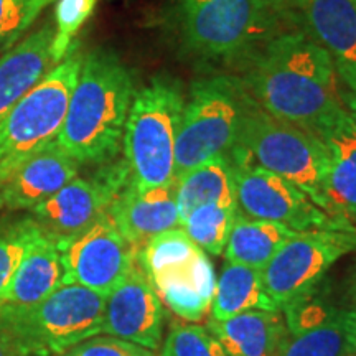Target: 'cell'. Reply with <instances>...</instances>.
I'll use <instances>...</instances> for the list:
<instances>
[{
  "label": "cell",
  "instance_id": "cell-1",
  "mask_svg": "<svg viewBox=\"0 0 356 356\" xmlns=\"http://www.w3.org/2000/svg\"><path fill=\"white\" fill-rule=\"evenodd\" d=\"M241 60L244 88L275 118L312 131L343 108L330 55L299 29L273 35Z\"/></svg>",
  "mask_w": 356,
  "mask_h": 356
},
{
  "label": "cell",
  "instance_id": "cell-2",
  "mask_svg": "<svg viewBox=\"0 0 356 356\" xmlns=\"http://www.w3.org/2000/svg\"><path fill=\"white\" fill-rule=\"evenodd\" d=\"M136 81L132 71L108 48L84 55L56 144L79 165L113 162L122 145Z\"/></svg>",
  "mask_w": 356,
  "mask_h": 356
},
{
  "label": "cell",
  "instance_id": "cell-3",
  "mask_svg": "<svg viewBox=\"0 0 356 356\" xmlns=\"http://www.w3.org/2000/svg\"><path fill=\"white\" fill-rule=\"evenodd\" d=\"M178 43L200 60H233L282 32L287 0H175Z\"/></svg>",
  "mask_w": 356,
  "mask_h": 356
},
{
  "label": "cell",
  "instance_id": "cell-4",
  "mask_svg": "<svg viewBox=\"0 0 356 356\" xmlns=\"http://www.w3.org/2000/svg\"><path fill=\"white\" fill-rule=\"evenodd\" d=\"M181 83L159 74L134 95L122 137L131 184L139 190L172 185L175 140L185 108Z\"/></svg>",
  "mask_w": 356,
  "mask_h": 356
},
{
  "label": "cell",
  "instance_id": "cell-5",
  "mask_svg": "<svg viewBox=\"0 0 356 356\" xmlns=\"http://www.w3.org/2000/svg\"><path fill=\"white\" fill-rule=\"evenodd\" d=\"M106 296L78 284H63L29 307L0 309V332L26 356H61L99 335Z\"/></svg>",
  "mask_w": 356,
  "mask_h": 356
},
{
  "label": "cell",
  "instance_id": "cell-6",
  "mask_svg": "<svg viewBox=\"0 0 356 356\" xmlns=\"http://www.w3.org/2000/svg\"><path fill=\"white\" fill-rule=\"evenodd\" d=\"M252 102L239 78L211 76L191 84L177 132L175 177L229 154Z\"/></svg>",
  "mask_w": 356,
  "mask_h": 356
},
{
  "label": "cell",
  "instance_id": "cell-7",
  "mask_svg": "<svg viewBox=\"0 0 356 356\" xmlns=\"http://www.w3.org/2000/svg\"><path fill=\"white\" fill-rule=\"evenodd\" d=\"M84 55L74 42L63 61L48 71L0 121V184L25 160L58 139Z\"/></svg>",
  "mask_w": 356,
  "mask_h": 356
},
{
  "label": "cell",
  "instance_id": "cell-8",
  "mask_svg": "<svg viewBox=\"0 0 356 356\" xmlns=\"http://www.w3.org/2000/svg\"><path fill=\"white\" fill-rule=\"evenodd\" d=\"M266 170L282 177L327 211L328 159L314 132L275 118L254 101L244 118L238 145Z\"/></svg>",
  "mask_w": 356,
  "mask_h": 356
},
{
  "label": "cell",
  "instance_id": "cell-9",
  "mask_svg": "<svg viewBox=\"0 0 356 356\" xmlns=\"http://www.w3.org/2000/svg\"><path fill=\"white\" fill-rule=\"evenodd\" d=\"M234 167L236 207L256 220L273 221L293 231H356L353 225L317 207L300 188L282 177L256 165L239 147L229 152Z\"/></svg>",
  "mask_w": 356,
  "mask_h": 356
},
{
  "label": "cell",
  "instance_id": "cell-10",
  "mask_svg": "<svg viewBox=\"0 0 356 356\" xmlns=\"http://www.w3.org/2000/svg\"><path fill=\"white\" fill-rule=\"evenodd\" d=\"M356 249V231H297L261 270L266 292L280 309L307 293L341 257Z\"/></svg>",
  "mask_w": 356,
  "mask_h": 356
},
{
  "label": "cell",
  "instance_id": "cell-11",
  "mask_svg": "<svg viewBox=\"0 0 356 356\" xmlns=\"http://www.w3.org/2000/svg\"><path fill=\"white\" fill-rule=\"evenodd\" d=\"M129 180L126 160L106 163L95 175L74 177L53 197L30 210V215L42 233L61 249L108 215Z\"/></svg>",
  "mask_w": 356,
  "mask_h": 356
},
{
  "label": "cell",
  "instance_id": "cell-12",
  "mask_svg": "<svg viewBox=\"0 0 356 356\" xmlns=\"http://www.w3.org/2000/svg\"><path fill=\"white\" fill-rule=\"evenodd\" d=\"M65 284H78L108 297L137 262V251L104 215L60 249Z\"/></svg>",
  "mask_w": 356,
  "mask_h": 356
},
{
  "label": "cell",
  "instance_id": "cell-13",
  "mask_svg": "<svg viewBox=\"0 0 356 356\" xmlns=\"http://www.w3.org/2000/svg\"><path fill=\"white\" fill-rule=\"evenodd\" d=\"M286 310V335L275 356H356V309L307 304Z\"/></svg>",
  "mask_w": 356,
  "mask_h": 356
},
{
  "label": "cell",
  "instance_id": "cell-14",
  "mask_svg": "<svg viewBox=\"0 0 356 356\" xmlns=\"http://www.w3.org/2000/svg\"><path fill=\"white\" fill-rule=\"evenodd\" d=\"M163 304L139 264L106 297L102 332L157 351L163 333Z\"/></svg>",
  "mask_w": 356,
  "mask_h": 356
},
{
  "label": "cell",
  "instance_id": "cell-15",
  "mask_svg": "<svg viewBox=\"0 0 356 356\" xmlns=\"http://www.w3.org/2000/svg\"><path fill=\"white\" fill-rule=\"evenodd\" d=\"M297 29L332 58L338 78L356 86V0H287Z\"/></svg>",
  "mask_w": 356,
  "mask_h": 356
},
{
  "label": "cell",
  "instance_id": "cell-16",
  "mask_svg": "<svg viewBox=\"0 0 356 356\" xmlns=\"http://www.w3.org/2000/svg\"><path fill=\"white\" fill-rule=\"evenodd\" d=\"M310 132L322 142L328 159L325 185L327 213L353 225L356 222V121L343 106Z\"/></svg>",
  "mask_w": 356,
  "mask_h": 356
},
{
  "label": "cell",
  "instance_id": "cell-17",
  "mask_svg": "<svg viewBox=\"0 0 356 356\" xmlns=\"http://www.w3.org/2000/svg\"><path fill=\"white\" fill-rule=\"evenodd\" d=\"M79 163L55 142L38 150L0 184V210H33L73 180Z\"/></svg>",
  "mask_w": 356,
  "mask_h": 356
},
{
  "label": "cell",
  "instance_id": "cell-18",
  "mask_svg": "<svg viewBox=\"0 0 356 356\" xmlns=\"http://www.w3.org/2000/svg\"><path fill=\"white\" fill-rule=\"evenodd\" d=\"M108 215L131 246L139 251L150 238L180 228L177 180L172 185L139 190L129 180L111 204Z\"/></svg>",
  "mask_w": 356,
  "mask_h": 356
},
{
  "label": "cell",
  "instance_id": "cell-19",
  "mask_svg": "<svg viewBox=\"0 0 356 356\" xmlns=\"http://www.w3.org/2000/svg\"><path fill=\"white\" fill-rule=\"evenodd\" d=\"M53 38L55 26L44 24L0 55V121L56 66L53 60Z\"/></svg>",
  "mask_w": 356,
  "mask_h": 356
},
{
  "label": "cell",
  "instance_id": "cell-20",
  "mask_svg": "<svg viewBox=\"0 0 356 356\" xmlns=\"http://www.w3.org/2000/svg\"><path fill=\"white\" fill-rule=\"evenodd\" d=\"M208 330L228 356H275L286 335L279 312L251 310L226 320H210Z\"/></svg>",
  "mask_w": 356,
  "mask_h": 356
},
{
  "label": "cell",
  "instance_id": "cell-21",
  "mask_svg": "<svg viewBox=\"0 0 356 356\" xmlns=\"http://www.w3.org/2000/svg\"><path fill=\"white\" fill-rule=\"evenodd\" d=\"M157 291L160 300L178 317L197 322L211 309L213 293L216 287L215 270L207 252L184 269L159 275L150 280Z\"/></svg>",
  "mask_w": 356,
  "mask_h": 356
},
{
  "label": "cell",
  "instance_id": "cell-22",
  "mask_svg": "<svg viewBox=\"0 0 356 356\" xmlns=\"http://www.w3.org/2000/svg\"><path fill=\"white\" fill-rule=\"evenodd\" d=\"M63 279L65 273L60 249L55 243L44 238L20 264L0 299V309L38 304L58 287L63 286Z\"/></svg>",
  "mask_w": 356,
  "mask_h": 356
},
{
  "label": "cell",
  "instance_id": "cell-23",
  "mask_svg": "<svg viewBox=\"0 0 356 356\" xmlns=\"http://www.w3.org/2000/svg\"><path fill=\"white\" fill-rule=\"evenodd\" d=\"M177 204L180 222L203 204L236 207L234 167L229 154L218 155L177 177Z\"/></svg>",
  "mask_w": 356,
  "mask_h": 356
},
{
  "label": "cell",
  "instance_id": "cell-24",
  "mask_svg": "<svg viewBox=\"0 0 356 356\" xmlns=\"http://www.w3.org/2000/svg\"><path fill=\"white\" fill-rule=\"evenodd\" d=\"M296 233L279 222L256 220L238 211L222 252L228 262L262 270L280 246Z\"/></svg>",
  "mask_w": 356,
  "mask_h": 356
},
{
  "label": "cell",
  "instance_id": "cell-25",
  "mask_svg": "<svg viewBox=\"0 0 356 356\" xmlns=\"http://www.w3.org/2000/svg\"><path fill=\"white\" fill-rule=\"evenodd\" d=\"M251 310L279 312V307L266 292L261 270L229 262L216 280L211 302L213 320H226Z\"/></svg>",
  "mask_w": 356,
  "mask_h": 356
},
{
  "label": "cell",
  "instance_id": "cell-26",
  "mask_svg": "<svg viewBox=\"0 0 356 356\" xmlns=\"http://www.w3.org/2000/svg\"><path fill=\"white\" fill-rule=\"evenodd\" d=\"M202 249L190 239L185 229L173 228L150 238L137 251V264L149 280L190 266L202 254Z\"/></svg>",
  "mask_w": 356,
  "mask_h": 356
},
{
  "label": "cell",
  "instance_id": "cell-27",
  "mask_svg": "<svg viewBox=\"0 0 356 356\" xmlns=\"http://www.w3.org/2000/svg\"><path fill=\"white\" fill-rule=\"evenodd\" d=\"M44 238L30 213L0 220V299L29 252Z\"/></svg>",
  "mask_w": 356,
  "mask_h": 356
},
{
  "label": "cell",
  "instance_id": "cell-28",
  "mask_svg": "<svg viewBox=\"0 0 356 356\" xmlns=\"http://www.w3.org/2000/svg\"><path fill=\"white\" fill-rule=\"evenodd\" d=\"M236 213L238 207L233 204H203L185 218L181 228L202 251L220 256L228 243Z\"/></svg>",
  "mask_w": 356,
  "mask_h": 356
},
{
  "label": "cell",
  "instance_id": "cell-29",
  "mask_svg": "<svg viewBox=\"0 0 356 356\" xmlns=\"http://www.w3.org/2000/svg\"><path fill=\"white\" fill-rule=\"evenodd\" d=\"M96 6L97 0H56L53 38V60L56 65L68 55L78 32L91 19Z\"/></svg>",
  "mask_w": 356,
  "mask_h": 356
},
{
  "label": "cell",
  "instance_id": "cell-30",
  "mask_svg": "<svg viewBox=\"0 0 356 356\" xmlns=\"http://www.w3.org/2000/svg\"><path fill=\"white\" fill-rule=\"evenodd\" d=\"M159 356H228L218 338L207 327L173 325Z\"/></svg>",
  "mask_w": 356,
  "mask_h": 356
},
{
  "label": "cell",
  "instance_id": "cell-31",
  "mask_svg": "<svg viewBox=\"0 0 356 356\" xmlns=\"http://www.w3.org/2000/svg\"><path fill=\"white\" fill-rule=\"evenodd\" d=\"M47 0H0V51H7L24 37Z\"/></svg>",
  "mask_w": 356,
  "mask_h": 356
},
{
  "label": "cell",
  "instance_id": "cell-32",
  "mask_svg": "<svg viewBox=\"0 0 356 356\" xmlns=\"http://www.w3.org/2000/svg\"><path fill=\"white\" fill-rule=\"evenodd\" d=\"M61 356H157L155 351L111 335L92 337Z\"/></svg>",
  "mask_w": 356,
  "mask_h": 356
},
{
  "label": "cell",
  "instance_id": "cell-33",
  "mask_svg": "<svg viewBox=\"0 0 356 356\" xmlns=\"http://www.w3.org/2000/svg\"><path fill=\"white\" fill-rule=\"evenodd\" d=\"M341 101H343L345 109L351 114V118L356 121V86L346 88L341 91Z\"/></svg>",
  "mask_w": 356,
  "mask_h": 356
},
{
  "label": "cell",
  "instance_id": "cell-34",
  "mask_svg": "<svg viewBox=\"0 0 356 356\" xmlns=\"http://www.w3.org/2000/svg\"><path fill=\"white\" fill-rule=\"evenodd\" d=\"M0 356H26V355L22 353L10 338L6 337L2 332H0Z\"/></svg>",
  "mask_w": 356,
  "mask_h": 356
},
{
  "label": "cell",
  "instance_id": "cell-35",
  "mask_svg": "<svg viewBox=\"0 0 356 356\" xmlns=\"http://www.w3.org/2000/svg\"><path fill=\"white\" fill-rule=\"evenodd\" d=\"M348 293H350L351 300H353L356 305V264L353 269H351L350 277H348Z\"/></svg>",
  "mask_w": 356,
  "mask_h": 356
},
{
  "label": "cell",
  "instance_id": "cell-36",
  "mask_svg": "<svg viewBox=\"0 0 356 356\" xmlns=\"http://www.w3.org/2000/svg\"><path fill=\"white\" fill-rule=\"evenodd\" d=\"M51 2H55V0H47V3H48V6H50Z\"/></svg>",
  "mask_w": 356,
  "mask_h": 356
}]
</instances>
